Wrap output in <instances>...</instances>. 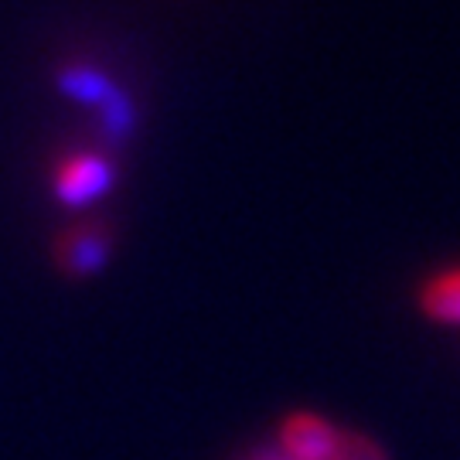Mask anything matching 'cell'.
<instances>
[{"label":"cell","mask_w":460,"mask_h":460,"mask_svg":"<svg viewBox=\"0 0 460 460\" xmlns=\"http://www.w3.org/2000/svg\"><path fill=\"white\" fill-rule=\"evenodd\" d=\"M116 232L113 226H106V218H75L58 229V235L51 239V260L55 270L68 279H89L96 277L106 266V260L113 256Z\"/></svg>","instance_id":"cell-1"},{"label":"cell","mask_w":460,"mask_h":460,"mask_svg":"<svg viewBox=\"0 0 460 460\" xmlns=\"http://www.w3.org/2000/svg\"><path fill=\"white\" fill-rule=\"evenodd\" d=\"M51 195L66 208H89L116 184V167L102 150H68L49 174Z\"/></svg>","instance_id":"cell-2"},{"label":"cell","mask_w":460,"mask_h":460,"mask_svg":"<svg viewBox=\"0 0 460 460\" xmlns=\"http://www.w3.org/2000/svg\"><path fill=\"white\" fill-rule=\"evenodd\" d=\"M416 311L437 328L460 331V263H447L420 279Z\"/></svg>","instance_id":"cell-3"},{"label":"cell","mask_w":460,"mask_h":460,"mask_svg":"<svg viewBox=\"0 0 460 460\" xmlns=\"http://www.w3.org/2000/svg\"><path fill=\"white\" fill-rule=\"evenodd\" d=\"M235 460H294V457H287L283 450H277V447L266 440V444H252V447H246V450H239ZM331 460H389V454H385V447L376 444L372 437H365L358 429H348L341 447H338V454Z\"/></svg>","instance_id":"cell-4"}]
</instances>
